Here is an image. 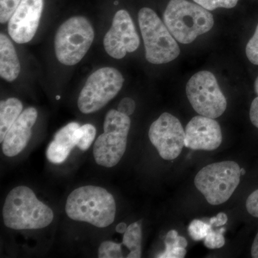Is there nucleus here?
Listing matches in <instances>:
<instances>
[{"label": "nucleus", "mask_w": 258, "mask_h": 258, "mask_svg": "<svg viewBox=\"0 0 258 258\" xmlns=\"http://www.w3.org/2000/svg\"><path fill=\"white\" fill-rule=\"evenodd\" d=\"M3 215L5 226L15 230L45 228L54 218L52 210L25 186H17L8 193Z\"/></svg>", "instance_id": "1"}, {"label": "nucleus", "mask_w": 258, "mask_h": 258, "mask_svg": "<svg viewBox=\"0 0 258 258\" xmlns=\"http://www.w3.org/2000/svg\"><path fill=\"white\" fill-rule=\"evenodd\" d=\"M66 212L71 220L104 228L114 222L116 205L113 195L104 188L84 186L70 194Z\"/></svg>", "instance_id": "2"}, {"label": "nucleus", "mask_w": 258, "mask_h": 258, "mask_svg": "<svg viewBox=\"0 0 258 258\" xmlns=\"http://www.w3.org/2000/svg\"><path fill=\"white\" fill-rule=\"evenodd\" d=\"M164 22L176 41L182 44L191 43L215 25L210 11L187 0H170L164 11Z\"/></svg>", "instance_id": "3"}, {"label": "nucleus", "mask_w": 258, "mask_h": 258, "mask_svg": "<svg viewBox=\"0 0 258 258\" xmlns=\"http://www.w3.org/2000/svg\"><path fill=\"white\" fill-rule=\"evenodd\" d=\"M139 24L148 62L168 63L179 57L180 48L176 39L154 10L149 8L141 9Z\"/></svg>", "instance_id": "4"}, {"label": "nucleus", "mask_w": 258, "mask_h": 258, "mask_svg": "<svg viewBox=\"0 0 258 258\" xmlns=\"http://www.w3.org/2000/svg\"><path fill=\"white\" fill-rule=\"evenodd\" d=\"M241 169L235 161L214 163L203 168L195 178V184L209 204L226 203L240 184Z\"/></svg>", "instance_id": "5"}, {"label": "nucleus", "mask_w": 258, "mask_h": 258, "mask_svg": "<svg viewBox=\"0 0 258 258\" xmlns=\"http://www.w3.org/2000/svg\"><path fill=\"white\" fill-rule=\"evenodd\" d=\"M131 127L128 115L112 109L105 117L104 132L93 146V157L98 165L111 168L118 164L126 150Z\"/></svg>", "instance_id": "6"}, {"label": "nucleus", "mask_w": 258, "mask_h": 258, "mask_svg": "<svg viewBox=\"0 0 258 258\" xmlns=\"http://www.w3.org/2000/svg\"><path fill=\"white\" fill-rule=\"evenodd\" d=\"M94 37L92 25L85 17H73L66 20L55 34L57 60L66 66L79 63L89 50Z\"/></svg>", "instance_id": "7"}, {"label": "nucleus", "mask_w": 258, "mask_h": 258, "mask_svg": "<svg viewBox=\"0 0 258 258\" xmlns=\"http://www.w3.org/2000/svg\"><path fill=\"white\" fill-rule=\"evenodd\" d=\"M124 79L118 70L102 68L88 77L78 99L80 111L85 114L99 111L118 95Z\"/></svg>", "instance_id": "8"}, {"label": "nucleus", "mask_w": 258, "mask_h": 258, "mask_svg": "<svg viewBox=\"0 0 258 258\" xmlns=\"http://www.w3.org/2000/svg\"><path fill=\"white\" fill-rule=\"evenodd\" d=\"M186 96L199 115L209 118L221 116L227 108L225 95L212 73L202 71L191 76L186 86Z\"/></svg>", "instance_id": "9"}, {"label": "nucleus", "mask_w": 258, "mask_h": 258, "mask_svg": "<svg viewBox=\"0 0 258 258\" xmlns=\"http://www.w3.org/2000/svg\"><path fill=\"white\" fill-rule=\"evenodd\" d=\"M149 138L162 159L173 160L185 147L186 134L176 117L164 113L151 125Z\"/></svg>", "instance_id": "10"}, {"label": "nucleus", "mask_w": 258, "mask_h": 258, "mask_svg": "<svg viewBox=\"0 0 258 258\" xmlns=\"http://www.w3.org/2000/svg\"><path fill=\"white\" fill-rule=\"evenodd\" d=\"M139 44L140 38L132 17L126 10L117 12L103 40L107 53L113 58L122 59L128 52L137 50Z\"/></svg>", "instance_id": "11"}, {"label": "nucleus", "mask_w": 258, "mask_h": 258, "mask_svg": "<svg viewBox=\"0 0 258 258\" xmlns=\"http://www.w3.org/2000/svg\"><path fill=\"white\" fill-rule=\"evenodd\" d=\"M44 0H22L8 23V33L15 42H29L35 36L42 10Z\"/></svg>", "instance_id": "12"}, {"label": "nucleus", "mask_w": 258, "mask_h": 258, "mask_svg": "<svg viewBox=\"0 0 258 258\" xmlns=\"http://www.w3.org/2000/svg\"><path fill=\"white\" fill-rule=\"evenodd\" d=\"M185 147L192 150L213 151L221 145V127L215 118L194 117L185 129Z\"/></svg>", "instance_id": "13"}, {"label": "nucleus", "mask_w": 258, "mask_h": 258, "mask_svg": "<svg viewBox=\"0 0 258 258\" xmlns=\"http://www.w3.org/2000/svg\"><path fill=\"white\" fill-rule=\"evenodd\" d=\"M37 111L33 107L26 108L10 127L3 142L5 156L13 157L23 152L31 138L32 128L37 118Z\"/></svg>", "instance_id": "14"}, {"label": "nucleus", "mask_w": 258, "mask_h": 258, "mask_svg": "<svg viewBox=\"0 0 258 258\" xmlns=\"http://www.w3.org/2000/svg\"><path fill=\"white\" fill-rule=\"evenodd\" d=\"M80 126L79 123L71 122L55 134L46 152L47 158L50 162L60 164L67 159L70 153L76 147L74 134Z\"/></svg>", "instance_id": "15"}, {"label": "nucleus", "mask_w": 258, "mask_h": 258, "mask_svg": "<svg viewBox=\"0 0 258 258\" xmlns=\"http://www.w3.org/2000/svg\"><path fill=\"white\" fill-rule=\"evenodd\" d=\"M20 63L13 42L5 34H0V76L13 82L20 73Z\"/></svg>", "instance_id": "16"}, {"label": "nucleus", "mask_w": 258, "mask_h": 258, "mask_svg": "<svg viewBox=\"0 0 258 258\" xmlns=\"http://www.w3.org/2000/svg\"><path fill=\"white\" fill-rule=\"evenodd\" d=\"M23 103L15 98H10L0 103V142L3 143L5 137L12 125L23 112Z\"/></svg>", "instance_id": "17"}, {"label": "nucleus", "mask_w": 258, "mask_h": 258, "mask_svg": "<svg viewBox=\"0 0 258 258\" xmlns=\"http://www.w3.org/2000/svg\"><path fill=\"white\" fill-rule=\"evenodd\" d=\"M165 250L159 254V258H183L186 254L187 241L184 237L178 235L176 230H171L166 235Z\"/></svg>", "instance_id": "18"}, {"label": "nucleus", "mask_w": 258, "mask_h": 258, "mask_svg": "<svg viewBox=\"0 0 258 258\" xmlns=\"http://www.w3.org/2000/svg\"><path fill=\"white\" fill-rule=\"evenodd\" d=\"M142 226L140 222L131 224L123 233V242L121 244L130 249L128 258H139L142 257Z\"/></svg>", "instance_id": "19"}, {"label": "nucleus", "mask_w": 258, "mask_h": 258, "mask_svg": "<svg viewBox=\"0 0 258 258\" xmlns=\"http://www.w3.org/2000/svg\"><path fill=\"white\" fill-rule=\"evenodd\" d=\"M96 128L94 125L87 123L76 129L74 134L76 147L81 151H87L96 137Z\"/></svg>", "instance_id": "20"}, {"label": "nucleus", "mask_w": 258, "mask_h": 258, "mask_svg": "<svg viewBox=\"0 0 258 258\" xmlns=\"http://www.w3.org/2000/svg\"><path fill=\"white\" fill-rule=\"evenodd\" d=\"M212 227L211 225L208 222L195 220L189 224L188 232L190 237L194 240H202L205 239L209 232L212 230Z\"/></svg>", "instance_id": "21"}, {"label": "nucleus", "mask_w": 258, "mask_h": 258, "mask_svg": "<svg viewBox=\"0 0 258 258\" xmlns=\"http://www.w3.org/2000/svg\"><path fill=\"white\" fill-rule=\"evenodd\" d=\"M98 257L99 258L123 257L121 244L115 243L112 241H104L100 244Z\"/></svg>", "instance_id": "22"}, {"label": "nucleus", "mask_w": 258, "mask_h": 258, "mask_svg": "<svg viewBox=\"0 0 258 258\" xmlns=\"http://www.w3.org/2000/svg\"><path fill=\"white\" fill-rule=\"evenodd\" d=\"M22 0H0V23L9 22Z\"/></svg>", "instance_id": "23"}, {"label": "nucleus", "mask_w": 258, "mask_h": 258, "mask_svg": "<svg viewBox=\"0 0 258 258\" xmlns=\"http://www.w3.org/2000/svg\"><path fill=\"white\" fill-rule=\"evenodd\" d=\"M195 3L208 11H213L217 8L231 9L235 8L239 0H193Z\"/></svg>", "instance_id": "24"}, {"label": "nucleus", "mask_w": 258, "mask_h": 258, "mask_svg": "<svg viewBox=\"0 0 258 258\" xmlns=\"http://www.w3.org/2000/svg\"><path fill=\"white\" fill-rule=\"evenodd\" d=\"M225 232V228L210 231L205 238V245L211 249L221 248L225 244V239L223 235Z\"/></svg>", "instance_id": "25"}, {"label": "nucleus", "mask_w": 258, "mask_h": 258, "mask_svg": "<svg viewBox=\"0 0 258 258\" xmlns=\"http://www.w3.org/2000/svg\"><path fill=\"white\" fill-rule=\"evenodd\" d=\"M246 55L252 64L258 66V25L253 36L246 45Z\"/></svg>", "instance_id": "26"}, {"label": "nucleus", "mask_w": 258, "mask_h": 258, "mask_svg": "<svg viewBox=\"0 0 258 258\" xmlns=\"http://www.w3.org/2000/svg\"><path fill=\"white\" fill-rule=\"evenodd\" d=\"M246 208L249 215L258 217V189L249 195L246 201Z\"/></svg>", "instance_id": "27"}, {"label": "nucleus", "mask_w": 258, "mask_h": 258, "mask_svg": "<svg viewBox=\"0 0 258 258\" xmlns=\"http://www.w3.org/2000/svg\"><path fill=\"white\" fill-rule=\"evenodd\" d=\"M136 109V103L132 98H123L118 104V111L127 115L133 114Z\"/></svg>", "instance_id": "28"}, {"label": "nucleus", "mask_w": 258, "mask_h": 258, "mask_svg": "<svg viewBox=\"0 0 258 258\" xmlns=\"http://www.w3.org/2000/svg\"><path fill=\"white\" fill-rule=\"evenodd\" d=\"M249 118L252 124L258 128V96L251 103L249 109Z\"/></svg>", "instance_id": "29"}, {"label": "nucleus", "mask_w": 258, "mask_h": 258, "mask_svg": "<svg viewBox=\"0 0 258 258\" xmlns=\"http://www.w3.org/2000/svg\"><path fill=\"white\" fill-rule=\"evenodd\" d=\"M227 220H228V218H227V215L224 212H220L217 214L216 216L211 217L209 223L211 225L212 227H222L227 223Z\"/></svg>", "instance_id": "30"}, {"label": "nucleus", "mask_w": 258, "mask_h": 258, "mask_svg": "<svg viewBox=\"0 0 258 258\" xmlns=\"http://www.w3.org/2000/svg\"><path fill=\"white\" fill-rule=\"evenodd\" d=\"M251 254L254 258H258V232L251 247Z\"/></svg>", "instance_id": "31"}, {"label": "nucleus", "mask_w": 258, "mask_h": 258, "mask_svg": "<svg viewBox=\"0 0 258 258\" xmlns=\"http://www.w3.org/2000/svg\"><path fill=\"white\" fill-rule=\"evenodd\" d=\"M127 225L126 224L124 223V222H120V223L118 224V225L115 227V230H116L117 232L120 234H123L125 232V230H127Z\"/></svg>", "instance_id": "32"}, {"label": "nucleus", "mask_w": 258, "mask_h": 258, "mask_svg": "<svg viewBox=\"0 0 258 258\" xmlns=\"http://www.w3.org/2000/svg\"><path fill=\"white\" fill-rule=\"evenodd\" d=\"M254 91H255V93L258 95V76L255 80V82H254Z\"/></svg>", "instance_id": "33"}, {"label": "nucleus", "mask_w": 258, "mask_h": 258, "mask_svg": "<svg viewBox=\"0 0 258 258\" xmlns=\"http://www.w3.org/2000/svg\"><path fill=\"white\" fill-rule=\"evenodd\" d=\"M245 171H244L243 169H241V174H244Z\"/></svg>", "instance_id": "34"}, {"label": "nucleus", "mask_w": 258, "mask_h": 258, "mask_svg": "<svg viewBox=\"0 0 258 258\" xmlns=\"http://www.w3.org/2000/svg\"><path fill=\"white\" fill-rule=\"evenodd\" d=\"M56 98H57V100L60 99V96H57Z\"/></svg>", "instance_id": "35"}]
</instances>
